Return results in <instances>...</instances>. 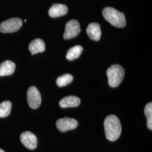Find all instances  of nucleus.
<instances>
[{
    "mask_svg": "<svg viewBox=\"0 0 152 152\" xmlns=\"http://www.w3.org/2000/svg\"><path fill=\"white\" fill-rule=\"evenodd\" d=\"M104 18L115 27L123 28L126 25L125 14L113 7H107L104 9L103 12Z\"/></svg>",
    "mask_w": 152,
    "mask_h": 152,
    "instance_id": "2",
    "label": "nucleus"
},
{
    "mask_svg": "<svg viewBox=\"0 0 152 152\" xmlns=\"http://www.w3.org/2000/svg\"><path fill=\"white\" fill-rule=\"evenodd\" d=\"M15 64L11 60H6L0 64V76H10L15 70Z\"/></svg>",
    "mask_w": 152,
    "mask_h": 152,
    "instance_id": "11",
    "label": "nucleus"
},
{
    "mask_svg": "<svg viewBox=\"0 0 152 152\" xmlns=\"http://www.w3.org/2000/svg\"><path fill=\"white\" fill-rule=\"evenodd\" d=\"M88 36L91 40L98 41L102 35L100 25L97 23H90L86 29Z\"/></svg>",
    "mask_w": 152,
    "mask_h": 152,
    "instance_id": "9",
    "label": "nucleus"
},
{
    "mask_svg": "<svg viewBox=\"0 0 152 152\" xmlns=\"http://www.w3.org/2000/svg\"><path fill=\"white\" fill-rule=\"evenodd\" d=\"M144 114L147 120V127L152 130V103L147 104L144 109Z\"/></svg>",
    "mask_w": 152,
    "mask_h": 152,
    "instance_id": "17",
    "label": "nucleus"
},
{
    "mask_svg": "<svg viewBox=\"0 0 152 152\" xmlns=\"http://www.w3.org/2000/svg\"><path fill=\"white\" fill-rule=\"evenodd\" d=\"M22 144L28 149H34L37 145V139L36 135L31 132L25 131L23 132L20 137Z\"/></svg>",
    "mask_w": 152,
    "mask_h": 152,
    "instance_id": "8",
    "label": "nucleus"
},
{
    "mask_svg": "<svg viewBox=\"0 0 152 152\" xmlns=\"http://www.w3.org/2000/svg\"><path fill=\"white\" fill-rule=\"evenodd\" d=\"M68 12V7L63 4H55L49 9V16L51 18H57L65 15Z\"/></svg>",
    "mask_w": 152,
    "mask_h": 152,
    "instance_id": "10",
    "label": "nucleus"
},
{
    "mask_svg": "<svg viewBox=\"0 0 152 152\" xmlns=\"http://www.w3.org/2000/svg\"><path fill=\"white\" fill-rule=\"evenodd\" d=\"M73 80V77L69 74H66L60 76L56 80V84L59 87L65 86L71 83Z\"/></svg>",
    "mask_w": 152,
    "mask_h": 152,
    "instance_id": "16",
    "label": "nucleus"
},
{
    "mask_svg": "<svg viewBox=\"0 0 152 152\" xmlns=\"http://www.w3.org/2000/svg\"><path fill=\"white\" fill-rule=\"evenodd\" d=\"M109 85L112 87H118L123 81L125 70L120 65H111L107 71Z\"/></svg>",
    "mask_w": 152,
    "mask_h": 152,
    "instance_id": "3",
    "label": "nucleus"
},
{
    "mask_svg": "<svg viewBox=\"0 0 152 152\" xmlns=\"http://www.w3.org/2000/svg\"><path fill=\"white\" fill-rule=\"evenodd\" d=\"M78 125V123L76 120L67 117L59 119L56 122L57 129L61 132H66L75 129Z\"/></svg>",
    "mask_w": 152,
    "mask_h": 152,
    "instance_id": "7",
    "label": "nucleus"
},
{
    "mask_svg": "<svg viewBox=\"0 0 152 152\" xmlns=\"http://www.w3.org/2000/svg\"><path fill=\"white\" fill-rule=\"evenodd\" d=\"M81 32L79 22L76 20H71L65 25V32L63 37L65 39L75 38Z\"/></svg>",
    "mask_w": 152,
    "mask_h": 152,
    "instance_id": "6",
    "label": "nucleus"
},
{
    "mask_svg": "<svg viewBox=\"0 0 152 152\" xmlns=\"http://www.w3.org/2000/svg\"><path fill=\"white\" fill-rule=\"evenodd\" d=\"M27 102L32 109H36L39 107L41 103V96L36 87L31 86L28 90Z\"/></svg>",
    "mask_w": 152,
    "mask_h": 152,
    "instance_id": "5",
    "label": "nucleus"
},
{
    "mask_svg": "<svg viewBox=\"0 0 152 152\" xmlns=\"http://www.w3.org/2000/svg\"><path fill=\"white\" fill-rule=\"evenodd\" d=\"M11 107L10 101H5L0 104V118L7 117L11 112Z\"/></svg>",
    "mask_w": 152,
    "mask_h": 152,
    "instance_id": "15",
    "label": "nucleus"
},
{
    "mask_svg": "<svg viewBox=\"0 0 152 152\" xmlns=\"http://www.w3.org/2000/svg\"><path fill=\"white\" fill-rule=\"evenodd\" d=\"M0 152H5L4 150H2V149H0Z\"/></svg>",
    "mask_w": 152,
    "mask_h": 152,
    "instance_id": "18",
    "label": "nucleus"
},
{
    "mask_svg": "<svg viewBox=\"0 0 152 152\" xmlns=\"http://www.w3.org/2000/svg\"><path fill=\"white\" fill-rule=\"evenodd\" d=\"M104 126L107 139L110 141H115L120 137L122 127L118 118L115 115H109L104 120Z\"/></svg>",
    "mask_w": 152,
    "mask_h": 152,
    "instance_id": "1",
    "label": "nucleus"
},
{
    "mask_svg": "<svg viewBox=\"0 0 152 152\" xmlns=\"http://www.w3.org/2000/svg\"><path fill=\"white\" fill-rule=\"evenodd\" d=\"M45 49V44L44 41L40 38H36L33 40L29 45V50L32 55L44 52Z\"/></svg>",
    "mask_w": 152,
    "mask_h": 152,
    "instance_id": "13",
    "label": "nucleus"
},
{
    "mask_svg": "<svg viewBox=\"0 0 152 152\" xmlns=\"http://www.w3.org/2000/svg\"><path fill=\"white\" fill-rule=\"evenodd\" d=\"M83 51V48L81 46L77 45L71 48L66 54V58L68 60H73L77 59L81 55Z\"/></svg>",
    "mask_w": 152,
    "mask_h": 152,
    "instance_id": "14",
    "label": "nucleus"
},
{
    "mask_svg": "<svg viewBox=\"0 0 152 152\" xmlns=\"http://www.w3.org/2000/svg\"><path fill=\"white\" fill-rule=\"evenodd\" d=\"M23 25L22 19L18 18H14L7 19L0 24V32L4 33L15 32Z\"/></svg>",
    "mask_w": 152,
    "mask_h": 152,
    "instance_id": "4",
    "label": "nucleus"
},
{
    "mask_svg": "<svg viewBox=\"0 0 152 152\" xmlns=\"http://www.w3.org/2000/svg\"><path fill=\"white\" fill-rule=\"evenodd\" d=\"M81 103L80 98L75 96H68L63 98L59 102V105L61 108H67L72 107H76Z\"/></svg>",
    "mask_w": 152,
    "mask_h": 152,
    "instance_id": "12",
    "label": "nucleus"
}]
</instances>
